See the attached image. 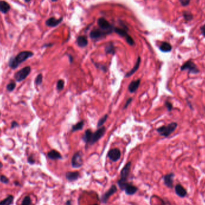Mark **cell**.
Listing matches in <instances>:
<instances>
[{
	"mask_svg": "<svg viewBox=\"0 0 205 205\" xmlns=\"http://www.w3.org/2000/svg\"><path fill=\"white\" fill-rule=\"evenodd\" d=\"M33 53L29 51H23L20 52L16 57L10 60L9 66L12 69L17 68L19 64L26 61L28 58L33 56Z\"/></svg>",
	"mask_w": 205,
	"mask_h": 205,
	"instance_id": "6da1fadb",
	"label": "cell"
},
{
	"mask_svg": "<svg viewBox=\"0 0 205 205\" xmlns=\"http://www.w3.org/2000/svg\"><path fill=\"white\" fill-rule=\"evenodd\" d=\"M178 127V124L175 122H172L167 125L162 126L160 128H158L157 131V132L163 136H164L165 137H169L172 133L175 131V130Z\"/></svg>",
	"mask_w": 205,
	"mask_h": 205,
	"instance_id": "7a4b0ae2",
	"label": "cell"
},
{
	"mask_svg": "<svg viewBox=\"0 0 205 205\" xmlns=\"http://www.w3.org/2000/svg\"><path fill=\"white\" fill-rule=\"evenodd\" d=\"M181 71L188 70L189 73H193V74H197L200 72L199 69H198L196 64L192 60H190L186 61L181 67Z\"/></svg>",
	"mask_w": 205,
	"mask_h": 205,
	"instance_id": "3957f363",
	"label": "cell"
},
{
	"mask_svg": "<svg viewBox=\"0 0 205 205\" xmlns=\"http://www.w3.org/2000/svg\"><path fill=\"white\" fill-rule=\"evenodd\" d=\"M30 72H31L30 67H29V66L25 67L23 69L19 70V72H17L16 73L14 78L17 81L20 82V81L24 80L29 75Z\"/></svg>",
	"mask_w": 205,
	"mask_h": 205,
	"instance_id": "277c9868",
	"label": "cell"
},
{
	"mask_svg": "<svg viewBox=\"0 0 205 205\" xmlns=\"http://www.w3.org/2000/svg\"><path fill=\"white\" fill-rule=\"evenodd\" d=\"M72 165L74 168H79L83 165L82 156L81 152L75 154L72 159Z\"/></svg>",
	"mask_w": 205,
	"mask_h": 205,
	"instance_id": "5b68a950",
	"label": "cell"
},
{
	"mask_svg": "<svg viewBox=\"0 0 205 205\" xmlns=\"http://www.w3.org/2000/svg\"><path fill=\"white\" fill-rule=\"evenodd\" d=\"M115 31L116 33H117L118 34H119V35L123 37H125V39H126V41H127V43L131 45V46H133L134 44V40L133 39V38L130 36L127 32L126 31L125 29H121V28H115Z\"/></svg>",
	"mask_w": 205,
	"mask_h": 205,
	"instance_id": "8992f818",
	"label": "cell"
},
{
	"mask_svg": "<svg viewBox=\"0 0 205 205\" xmlns=\"http://www.w3.org/2000/svg\"><path fill=\"white\" fill-rule=\"evenodd\" d=\"M98 25L101 29L106 32L107 34H109L112 31V26L104 18H100L98 20Z\"/></svg>",
	"mask_w": 205,
	"mask_h": 205,
	"instance_id": "52a82bcc",
	"label": "cell"
},
{
	"mask_svg": "<svg viewBox=\"0 0 205 205\" xmlns=\"http://www.w3.org/2000/svg\"><path fill=\"white\" fill-rule=\"evenodd\" d=\"M105 132H106V128L104 127H102L99 130H97L95 133L93 134L92 139L90 142V144L93 145L95 143H96L104 136Z\"/></svg>",
	"mask_w": 205,
	"mask_h": 205,
	"instance_id": "ba28073f",
	"label": "cell"
},
{
	"mask_svg": "<svg viewBox=\"0 0 205 205\" xmlns=\"http://www.w3.org/2000/svg\"><path fill=\"white\" fill-rule=\"evenodd\" d=\"M121 151L119 149L115 148L110 149L108 154H107V157L109 158L110 160H112L113 162H116L118 160H119L121 158Z\"/></svg>",
	"mask_w": 205,
	"mask_h": 205,
	"instance_id": "9c48e42d",
	"label": "cell"
},
{
	"mask_svg": "<svg viewBox=\"0 0 205 205\" xmlns=\"http://www.w3.org/2000/svg\"><path fill=\"white\" fill-rule=\"evenodd\" d=\"M175 175L173 173H170L168 174H166L163 176V181L164 185L169 188H173V180Z\"/></svg>",
	"mask_w": 205,
	"mask_h": 205,
	"instance_id": "30bf717a",
	"label": "cell"
},
{
	"mask_svg": "<svg viewBox=\"0 0 205 205\" xmlns=\"http://www.w3.org/2000/svg\"><path fill=\"white\" fill-rule=\"evenodd\" d=\"M117 192V188L115 185H112L111 186L110 188L106 193H104L102 197V202L103 203H106L108 201V200L109 199V198L111 196L113 195L115 193H116Z\"/></svg>",
	"mask_w": 205,
	"mask_h": 205,
	"instance_id": "8fae6325",
	"label": "cell"
},
{
	"mask_svg": "<svg viewBox=\"0 0 205 205\" xmlns=\"http://www.w3.org/2000/svg\"><path fill=\"white\" fill-rule=\"evenodd\" d=\"M131 166V163L130 161L127 163L125 166L123 167L121 172V180L122 181H127L128 175L130 173V168Z\"/></svg>",
	"mask_w": 205,
	"mask_h": 205,
	"instance_id": "7c38bea8",
	"label": "cell"
},
{
	"mask_svg": "<svg viewBox=\"0 0 205 205\" xmlns=\"http://www.w3.org/2000/svg\"><path fill=\"white\" fill-rule=\"evenodd\" d=\"M175 191L176 194L181 198H184L187 195V191L186 189L179 184L176 185L175 187Z\"/></svg>",
	"mask_w": 205,
	"mask_h": 205,
	"instance_id": "4fadbf2b",
	"label": "cell"
},
{
	"mask_svg": "<svg viewBox=\"0 0 205 205\" xmlns=\"http://www.w3.org/2000/svg\"><path fill=\"white\" fill-rule=\"evenodd\" d=\"M106 34H107V33L102 31V29H95L91 32L90 37L92 39H99L104 37Z\"/></svg>",
	"mask_w": 205,
	"mask_h": 205,
	"instance_id": "5bb4252c",
	"label": "cell"
},
{
	"mask_svg": "<svg viewBox=\"0 0 205 205\" xmlns=\"http://www.w3.org/2000/svg\"><path fill=\"white\" fill-rule=\"evenodd\" d=\"M124 190L125 191V194L128 196H131L134 194L138 190V188L133 185L132 184L127 183L124 187Z\"/></svg>",
	"mask_w": 205,
	"mask_h": 205,
	"instance_id": "9a60e30c",
	"label": "cell"
},
{
	"mask_svg": "<svg viewBox=\"0 0 205 205\" xmlns=\"http://www.w3.org/2000/svg\"><path fill=\"white\" fill-rule=\"evenodd\" d=\"M63 17H61L59 19H57L55 17H50L46 20V24L48 26L55 27V26H57V25H58L63 21Z\"/></svg>",
	"mask_w": 205,
	"mask_h": 205,
	"instance_id": "2e32d148",
	"label": "cell"
},
{
	"mask_svg": "<svg viewBox=\"0 0 205 205\" xmlns=\"http://www.w3.org/2000/svg\"><path fill=\"white\" fill-rule=\"evenodd\" d=\"M79 172H69L66 173V177L69 182H73L76 181L79 178Z\"/></svg>",
	"mask_w": 205,
	"mask_h": 205,
	"instance_id": "e0dca14e",
	"label": "cell"
},
{
	"mask_svg": "<svg viewBox=\"0 0 205 205\" xmlns=\"http://www.w3.org/2000/svg\"><path fill=\"white\" fill-rule=\"evenodd\" d=\"M140 84V79H137L136 81L131 82L128 86V90L131 93H134L139 88Z\"/></svg>",
	"mask_w": 205,
	"mask_h": 205,
	"instance_id": "ac0fdd59",
	"label": "cell"
},
{
	"mask_svg": "<svg viewBox=\"0 0 205 205\" xmlns=\"http://www.w3.org/2000/svg\"><path fill=\"white\" fill-rule=\"evenodd\" d=\"M47 156L51 160H58L62 158V156L60 153L56 150H52L49 152L47 154Z\"/></svg>",
	"mask_w": 205,
	"mask_h": 205,
	"instance_id": "d6986e66",
	"label": "cell"
},
{
	"mask_svg": "<svg viewBox=\"0 0 205 205\" xmlns=\"http://www.w3.org/2000/svg\"><path fill=\"white\" fill-rule=\"evenodd\" d=\"M140 61H141V59H140V57H139L138 59H137V61H136V63L134 67L133 68V69H131L128 73H127L126 74V75H125V77H126V78H129V77H130L131 76H132V75H133L138 70V69L139 68V66H140Z\"/></svg>",
	"mask_w": 205,
	"mask_h": 205,
	"instance_id": "ffe728a7",
	"label": "cell"
},
{
	"mask_svg": "<svg viewBox=\"0 0 205 205\" xmlns=\"http://www.w3.org/2000/svg\"><path fill=\"white\" fill-rule=\"evenodd\" d=\"M77 43L79 47H84L88 45V40L85 36H79L77 38Z\"/></svg>",
	"mask_w": 205,
	"mask_h": 205,
	"instance_id": "44dd1931",
	"label": "cell"
},
{
	"mask_svg": "<svg viewBox=\"0 0 205 205\" xmlns=\"http://www.w3.org/2000/svg\"><path fill=\"white\" fill-rule=\"evenodd\" d=\"M160 49L163 52H169L172 49V46L171 44L167 42H163L160 46Z\"/></svg>",
	"mask_w": 205,
	"mask_h": 205,
	"instance_id": "7402d4cb",
	"label": "cell"
},
{
	"mask_svg": "<svg viewBox=\"0 0 205 205\" xmlns=\"http://www.w3.org/2000/svg\"><path fill=\"white\" fill-rule=\"evenodd\" d=\"M10 8V5L4 1H0V11L3 13H7Z\"/></svg>",
	"mask_w": 205,
	"mask_h": 205,
	"instance_id": "603a6c76",
	"label": "cell"
},
{
	"mask_svg": "<svg viewBox=\"0 0 205 205\" xmlns=\"http://www.w3.org/2000/svg\"><path fill=\"white\" fill-rule=\"evenodd\" d=\"M14 196L13 195L8 196L5 199L0 202V205H11L13 204Z\"/></svg>",
	"mask_w": 205,
	"mask_h": 205,
	"instance_id": "cb8c5ba5",
	"label": "cell"
},
{
	"mask_svg": "<svg viewBox=\"0 0 205 205\" xmlns=\"http://www.w3.org/2000/svg\"><path fill=\"white\" fill-rule=\"evenodd\" d=\"M93 133L90 130H86L85 134L83 137V140L85 141L86 143H90L92 139V136H93Z\"/></svg>",
	"mask_w": 205,
	"mask_h": 205,
	"instance_id": "d4e9b609",
	"label": "cell"
},
{
	"mask_svg": "<svg viewBox=\"0 0 205 205\" xmlns=\"http://www.w3.org/2000/svg\"><path fill=\"white\" fill-rule=\"evenodd\" d=\"M84 125V122L83 121L79 122L78 123H77L76 125H73L72 127V131H76L78 130H82L83 127Z\"/></svg>",
	"mask_w": 205,
	"mask_h": 205,
	"instance_id": "484cf974",
	"label": "cell"
},
{
	"mask_svg": "<svg viewBox=\"0 0 205 205\" xmlns=\"http://www.w3.org/2000/svg\"><path fill=\"white\" fill-rule=\"evenodd\" d=\"M105 51L106 54H115V48L113 44H110L108 45L105 48Z\"/></svg>",
	"mask_w": 205,
	"mask_h": 205,
	"instance_id": "4316f807",
	"label": "cell"
},
{
	"mask_svg": "<svg viewBox=\"0 0 205 205\" xmlns=\"http://www.w3.org/2000/svg\"><path fill=\"white\" fill-rule=\"evenodd\" d=\"M31 204H32V201H31L30 196H26L23 198L21 205H31Z\"/></svg>",
	"mask_w": 205,
	"mask_h": 205,
	"instance_id": "83f0119b",
	"label": "cell"
},
{
	"mask_svg": "<svg viewBox=\"0 0 205 205\" xmlns=\"http://www.w3.org/2000/svg\"><path fill=\"white\" fill-rule=\"evenodd\" d=\"M184 17L187 21L191 20L193 18V14L190 12H188V11H184Z\"/></svg>",
	"mask_w": 205,
	"mask_h": 205,
	"instance_id": "f1b7e54d",
	"label": "cell"
},
{
	"mask_svg": "<svg viewBox=\"0 0 205 205\" xmlns=\"http://www.w3.org/2000/svg\"><path fill=\"white\" fill-rule=\"evenodd\" d=\"M107 117H108V115H105L103 117H102L98 122V124H97V127H100L103 125V124L105 123V122L106 121L107 119Z\"/></svg>",
	"mask_w": 205,
	"mask_h": 205,
	"instance_id": "f546056e",
	"label": "cell"
},
{
	"mask_svg": "<svg viewBox=\"0 0 205 205\" xmlns=\"http://www.w3.org/2000/svg\"><path fill=\"white\" fill-rule=\"evenodd\" d=\"M64 87V82L63 80H59L57 82V89L60 91L63 90Z\"/></svg>",
	"mask_w": 205,
	"mask_h": 205,
	"instance_id": "4dcf8cb0",
	"label": "cell"
},
{
	"mask_svg": "<svg viewBox=\"0 0 205 205\" xmlns=\"http://www.w3.org/2000/svg\"><path fill=\"white\" fill-rule=\"evenodd\" d=\"M42 81H43V76H42V75L41 74H40V75H38L37 76V78H36V79H35V84H37V85H40L41 83H42Z\"/></svg>",
	"mask_w": 205,
	"mask_h": 205,
	"instance_id": "1f68e13d",
	"label": "cell"
},
{
	"mask_svg": "<svg viewBox=\"0 0 205 205\" xmlns=\"http://www.w3.org/2000/svg\"><path fill=\"white\" fill-rule=\"evenodd\" d=\"M16 87V84L14 82H11L7 86V89L9 91H12Z\"/></svg>",
	"mask_w": 205,
	"mask_h": 205,
	"instance_id": "d6a6232c",
	"label": "cell"
},
{
	"mask_svg": "<svg viewBox=\"0 0 205 205\" xmlns=\"http://www.w3.org/2000/svg\"><path fill=\"white\" fill-rule=\"evenodd\" d=\"M0 181L3 184H6L9 183V179L4 175L0 176Z\"/></svg>",
	"mask_w": 205,
	"mask_h": 205,
	"instance_id": "836d02e7",
	"label": "cell"
},
{
	"mask_svg": "<svg viewBox=\"0 0 205 205\" xmlns=\"http://www.w3.org/2000/svg\"><path fill=\"white\" fill-rule=\"evenodd\" d=\"M165 106L167 107V109L169 112H170L173 109V105H172V104L171 102H169L166 101L165 102Z\"/></svg>",
	"mask_w": 205,
	"mask_h": 205,
	"instance_id": "e575fe53",
	"label": "cell"
},
{
	"mask_svg": "<svg viewBox=\"0 0 205 205\" xmlns=\"http://www.w3.org/2000/svg\"><path fill=\"white\" fill-rule=\"evenodd\" d=\"M190 1L191 0H179L180 2H181V5L182 6H187V5H188L190 4Z\"/></svg>",
	"mask_w": 205,
	"mask_h": 205,
	"instance_id": "d590c367",
	"label": "cell"
},
{
	"mask_svg": "<svg viewBox=\"0 0 205 205\" xmlns=\"http://www.w3.org/2000/svg\"><path fill=\"white\" fill-rule=\"evenodd\" d=\"M28 163H29V164H34V163H35V160H34V159L33 158V157H32V156H30V157H28Z\"/></svg>",
	"mask_w": 205,
	"mask_h": 205,
	"instance_id": "8d00e7d4",
	"label": "cell"
},
{
	"mask_svg": "<svg viewBox=\"0 0 205 205\" xmlns=\"http://www.w3.org/2000/svg\"><path fill=\"white\" fill-rule=\"evenodd\" d=\"M132 100H133V99H132V98H130L129 99H128V100L127 101V102H126L125 104V106H124V109H126V108L128 106V105L131 102Z\"/></svg>",
	"mask_w": 205,
	"mask_h": 205,
	"instance_id": "74e56055",
	"label": "cell"
},
{
	"mask_svg": "<svg viewBox=\"0 0 205 205\" xmlns=\"http://www.w3.org/2000/svg\"><path fill=\"white\" fill-rule=\"evenodd\" d=\"M200 31H201L202 34L205 37V24L200 28Z\"/></svg>",
	"mask_w": 205,
	"mask_h": 205,
	"instance_id": "f35d334b",
	"label": "cell"
},
{
	"mask_svg": "<svg viewBox=\"0 0 205 205\" xmlns=\"http://www.w3.org/2000/svg\"><path fill=\"white\" fill-rule=\"evenodd\" d=\"M17 126L18 125V124L16 122H15V121H14V122H13V123H12V125H11V128H13V127H15V126Z\"/></svg>",
	"mask_w": 205,
	"mask_h": 205,
	"instance_id": "ab89813d",
	"label": "cell"
},
{
	"mask_svg": "<svg viewBox=\"0 0 205 205\" xmlns=\"http://www.w3.org/2000/svg\"><path fill=\"white\" fill-rule=\"evenodd\" d=\"M66 205H72L71 200H67V202L66 203Z\"/></svg>",
	"mask_w": 205,
	"mask_h": 205,
	"instance_id": "60d3db41",
	"label": "cell"
},
{
	"mask_svg": "<svg viewBox=\"0 0 205 205\" xmlns=\"http://www.w3.org/2000/svg\"><path fill=\"white\" fill-rule=\"evenodd\" d=\"M69 57H70V63H72V61H73V58L70 56V55H69Z\"/></svg>",
	"mask_w": 205,
	"mask_h": 205,
	"instance_id": "b9f144b4",
	"label": "cell"
},
{
	"mask_svg": "<svg viewBox=\"0 0 205 205\" xmlns=\"http://www.w3.org/2000/svg\"><path fill=\"white\" fill-rule=\"evenodd\" d=\"M2 166H3V165H2V163L0 161V169L2 167Z\"/></svg>",
	"mask_w": 205,
	"mask_h": 205,
	"instance_id": "7bdbcfd3",
	"label": "cell"
},
{
	"mask_svg": "<svg viewBox=\"0 0 205 205\" xmlns=\"http://www.w3.org/2000/svg\"><path fill=\"white\" fill-rule=\"evenodd\" d=\"M14 184H15L16 185H19V183L18 182H14Z\"/></svg>",
	"mask_w": 205,
	"mask_h": 205,
	"instance_id": "ee69618b",
	"label": "cell"
},
{
	"mask_svg": "<svg viewBox=\"0 0 205 205\" xmlns=\"http://www.w3.org/2000/svg\"><path fill=\"white\" fill-rule=\"evenodd\" d=\"M31 0H25V2H29Z\"/></svg>",
	"mask_w": 205,
	"mask_h": 205,
	"instance_id": "f6af8a7d",
	"label": "cell"
},
{
	"mask_svg": "<svg viewBox=\"0 0 205 205\" xmlns=\"http://www.w3.org/2000/svg\"><path fill=\"white\" fill-rule=\"evenodd\" d=\"M52 1H53V2H55V1H58V0H51Z\"/></svg>",
	"mask_w": 205,
	"mask_h": 205,
	"instance_id": "bcb514c9",
	"label": "cell"
},
{
	"mask_svg": "<svg viewBox=\"0 0 205 205\" xmlns=\"http://www.w3.org/2000/svg\"><path fill=\"white\" fill-rule=\"evenodd\" d=\"M98 205L97 204H94V205Z\"/></svg>",
	"mask_w": 205,
	"mask_h": 205,
	"instance_id": "7dc6e473",
	"label": "cell"
}]
</instances>
